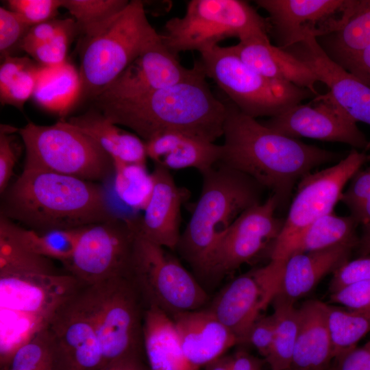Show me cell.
I'll list each match as a JSON object with an SVG mask.
<instances>
[{
	"label": "cell",
	"instance_id": "d6986e66",
	"mask_svg": "<svg viewBox=\"0 0 370 370\" xmlns=\"http://www.w3.org/2000/svg\"><path fill=\"white\" fill-rule=\"evenodd\" d=\"M86 286L58 308L48 325L65 352L71 370H99L104 366Z\"/></svg>",
	"mask_w": 370,
	"mask_h": 370
},
{
	"label": "cell",
	"instance_id": "ab89813d",
	"mask_svg": "<svg viewBox=\"0 0 370 370\" xmlns=\"http://www.w3.org/2000/svg\"><path fill=\"white\" fill-rule=\"evenodd\" d=\"M78 31L77 25L68 29L49 40L30 49L26 53L40 66L61 64L66 61L69 44Z\"/></svg>",
	"mask_w": 370,
	"mask_h": 370
},
{
	"label": "cell",
	"instance_id": "277c9868",
	"mask_svg": "<svg viewBox=\"0 0 370 370\" xmlns=\"http://www.w3.org/2000/svg\"><path fill=\"white\" fill-rule=\"evenodd\" d=\"M201 175L199 198L176 249L199 277L208 279L219 242L245 210L262 202L263 188L247 175L219 162Z\"/></svg>",
	"mask_w": 370,
	"mask_h": 370
},
{
	"label": "cell",
	"instance_id": "7c38bea8",
	"mask_svg": "<svg viewBox=\"0 0 370 370\" xmlns=\"http://www.w3.org/2000/svg\"><path fill=\"white\" fill-rule=\"evenodd\" d=\"M139 217L116 215L85 227L65 271L84 285L131 274Z\"/></svg>",
	"mask_w": 370,
	"mask_h": 370
},
{
	"label": "cell",
	"instance_id": "8fae6325",
	"mask_svg": "<svg viewBox=\"0 0 370 370\" xmlns=\"http://www.w3.org/2000/svg\"><path fill=\"white\" fill-rule=\"evenodd\" d=\"M127 279L146 308L157 307L169 317L201 309L209 299L205 288L176 257L140 235Z\"/></svg>",
	"mask_w": 370,
	"mask_h": 370
},
{
	"label": "cell",
	"instance_id": "ba28073f",
	"mask_svg": "<svg viewBox=\"0 0 370 370\" xmlns=\"http://www.w3.org/2000/svg\"><path fill=\"white\" fill-rule=\"evenodd\" d=\"M25 150L23 169H36L92 182L113 177L112 158L91 137L64 119L51 125L29 122L18 132Z\"/></svg>",
	"mask_w": 370,
	"mask_h": 370
},
{
	"label": "cell",
	"instance_id": "484cf974",
	"mask_svg": "<svg viewBox=\"0 0 370 370\" xmlns=\"http://www.w3.org/2000/svg\"><path fill=\"white\" fill-rule=\"evenodd\" d=\"M298 332L292 369L327 370L334 360L326 304L310 299L298 308Z\"/></svg>",
	"mask_w": 370,
	"mask_h": 370
},
{
	"label": "cell",
	"instance_id": "d590c367",
	"mask_svg": "<svg viewBox=\"0 0 370 370\" xmlns=\"http://www.w3.org/2000/svg\"><path fill=\"white\" fill-rule=\"evenodd\" d=\"M58 269L53 260L30 251L13 236L0 219V275L38 273L56 275Z\"/></svg>",
	"mask_w": 370,
	"mask_h": 370
},
{
	"label": "cell",
	"instance_id": "8992f818",
	"mask_svg": "<svg viewBox=\"0 0 370 370\" xmlns=\"http://www.w3.org/2000/svg\"><path fill=\"white\" fill-rule=\"evenodd\" d=\"M86 39L79 72L82 96L92 99L138 56L162 41L138 0L130 1L110 24Z\"/></svg>",
	"mask_w": 370,
	"mask_h": 370
},
{
	"label": "cell",
	"instance_id": "db71d44e",
	"mask_svg": "<svg viewBox=\"0 0 370 370\" xmlns=\"http://www.w3.org/2000/svg\"><path fill=\"white\" fill-rule=\"evenodd\" d=\"M358 225H363L370 223V197L358 207L351 212V214Z\"/></svg>",
	"mask_w": 370,
	"mask_h": 370
},
{
	"label": "cell",
	"instance_id": "9f6ffc18",
	"mask_svg": "<svg viewBox=\"0 0 370 370\" xmlns=\"http://www.w3.org/2000/svg\"><path fill=\"white\" fill-rule=\"evenodd\" d=\"M287 370H297V369L291 368V369H287Z\"/></svg>",
	"mask_w": 370,
	"mask_h": 370
},
{
	"label": "cell",
	"instance_id": "b9f144b4",
	"mask_svg": "<svg viewBox=\"0 0 370 370\" xmlns=\"http://www.w3.org/2000/svg\"><path fill=\"white\" fill-rule=\"evenodd\" d=\"M31 26L18 14L0 8V53L1 59L12 56L10 51L18 47Z\"/></svg>",
	"mask_w": 370,
	"mask_h": 370
},
{
	"label": "cell",
	"instance_id": "f546056e",
	"mask_svg": "<svg viewBox=\"0 0 370 370\" xmlns=\"http://www.w3.org/2000/svg\"><path fill=\"white\" fill-rule=\"evenodd\" d=\"M82 96L79 71L67 60L51 66H40L32 98L41 108L64 116Z\"/></svg>",
	"mask_w": 370,
	"mask_h": 370
},
{
	"label": "cell",
	"instance_id": "c3c4849f",
	"mask_svg": "<svg viewBox=\"0 0 370 370\" xmlns=\"http://www.w3.org/2000/svg\"><path fill=\"white\" fill-rule=\"evenodd\" d=\"M264 359L245 350L225 354L206 365L204 370H262Z\"/></svg>",
	"mask_w": 370,
	"mask_h": 370
},
{
	"label": "cell",
	"instance_id": "30bf717a",
	"mask_svg": "<svg viewBox=\"0 0 370 370\" xmlns=\"http://www.w3.org/2000/svg\"><path fill=\"white\" fill-rule=\"evenodd\" d=\"M86 293L104 366L125 357L145 358L143 332L146 307L132 282L124 278L110 279L86 285Z\"/></svg>",
	"mask_w": 370,
	"mask_h": 370
},
{
	"label": "cell",
	"instance_id": "7dc6e473",
	"mask_svg": "<svg viewBox=\"0 0 370 370\" xmlns=\"http://www.w3.org/2000/svg\"><path fill=\"white\" fill-rule=\"evenodd\" d=\"M330 302L348 309L370 308V280L352 283L331 293Z\"/></svg>",
	"mask_w": 370,
	"mask_h": 370
},
{
	"label": "cell",
	"instance_id": "681fc988",
	"mask_svg": "<svg viewBox=\"0 0 370 370\" xmlns=\"http://www.w3.org/2000/svg\"><path fill=\"white\" fill-rule=\"evenodd\" d=\"M370 197V164L365 169H359L351 179V182L343 192L341 201L353 211Z\"/></svg>",
	"mask_w": 370,
	"mask_h": 370
},
{
	"label": "cell",
	"instance_id": "52a82bcc",
	"mask_svg": "<svg viewBox=\"0 0 370 370\" xmlns=\"http://www.w3.org/2000/svg\"><path fill=\"white\" fill-rule=\"evenodd\" d=\"M269 29L268 20L247 1L192 0L183 16L166 21L160 35L168 50L177 56L182 51L200 52L227 38H267Z\"/></svg>",
	"mask_w": 370,
	"mask_h": 370
},
{
	"label": "cell",
	"instance_id": "d6a6232c",
	"mask_svg": "<svg viewBox=\"0 0 370 370\" xmlns=\"http://www.w3.org/2000/svg\"><path fill=\"white\" fill-rule=\"evenodd\" d=\"M6 370H71L67 356L47 326L14 354Z\"/></svg>",
	"mask_w": 370,
	"mask_h": 370
},
{
	"label": "cell",
	"instance_id": "f5cc1de1",
	"mask_svg": "<svg viewBox=\"0 0 370 370\" xmlns=\"http://www.w3.org/2000/svg\"><path fill=\"white\" fill-rule=\"evenodd\" d=\"M99 370H150L145 358L129 356L112 361Z\"/></svg>",
	"mask_w": 370,
	"mask_h": 370
},
{
	"label": "cell",
	"instance_id": "60d3db41",
	"mask_svg": "<svg viewBox=\"0 0 370 370\" xmlns=\"http://www.w3.org/2000/svg\"><path fill=\"white\" fill-rule=\"evenodd\" d=\"M8 8L18 14L31 27L55 18L62 0H8Z\"/></svg>",
	"mask_w": 370,
	"mask_h": 370
},
{
	"label": "cell",
	"instance_id": "ac0fdd59",
	"mask_svg": "<svg viewBox=\"0 0 370 370\" xmlns=\"http://www.w3.org/2000/svg\"><path fill=\"white\" fill-rule=\"evenodd\" d=\"M201 71L183 66L163 44L162 40L138 56L93 100L132 99L189 79Z\"/></svg>",
	"mask_w": 370,
	"mask_h": 370
},
{
	"label": "cell",
	"instance_id": "5bb4252c",
	"mask_svg": "<svg viewBox=\"0 0 370 370\" xmlns=\"http://www.w3.org/2000/svg\"><path fill=\"white\" fill-rule=\"evenodd\" d=\"M278 208V200L271 194L234 221L214 251L208 279L230 274L268 248L271 254L284 223V219L275 215Z\"/></svg>",
	"mask_w": 370,
	"mask_h": 370
},
{
	"label": "cell",
	"instance_id": "cb8c5ba5",
	"mask_svg": "<svg viewBox=\"0 0 370 370\" xmlns=\"http://www.w3.org/2000/svg\"><path fill=\"white\" fill-rule=\"evenodd\" d=\"M357 244L343 243L318 251L295 254L285 260L275 295L291 301L305 296L328 274L349 260Z\"/></svg>",
	"mask_w": 370,
	"mask_h": 370
},
{
	"label": "cell",
	"instance_id": "ffe728a7",
	"mask_svg": "<svg viewBox=\"0 0 370 370\" xmlns=\"http://www.w3.org/2000/svg\"><path fill=\"white\" fill-rule=\"evenodd\" d=\"M305 62L319 81L328 88V93L337 106L355 123L370 125V86L332 60L317 38L286 49Z\"/></svg>",
	"mask_w": 370,
	"mask_h": 370
},
{
	"label": "cell",
	"instance_id": "603a6c76",
	"mask_svg": "<svg viewBox=\"0 0 370 370\" xmlns=\"http://www.w3.org/2000/svg\"><path fill=\"white\" fill-rule=\"evenodd\" d=\"M229 47L245 64L260 75L306 88L319 95L315 85L319 81L314 71L288 51L273 45L269 37L239 41Z\"/></svg>",
	"mask_w": 370,
	"mask_h": 370
},
{
	"label": "cell",
	"instance_id": "9a60e30c",
	"mask_svg": "<svg viewBox=\"0 0 370 370\" xmlns=\"http://www.w3.org/2000/svg\"><path fill=\"white\" fill-rule=\"evenodd\" d=\"M269 14V33L286 49L330 35L345 23L357 0H256Z\"/></svg>",
	"mask_w": 370,
	"mask_h": 370
},
{
	"label": "cell",
	"instance_id": "7402d4cb",
	"mask_svg": "<svg viewBox=\"0 0 370 370\" xmlns=\"http://www.w3.org/2000/svg\"><path fill=\"white\" fill-rule=\"evenodd\" d=\"M184 353L199 370L238 345L235 335L208 308L171 316Z\"/></svg>",
	"mask_w": 370,
	"mask_h": 370
},
{
	"label": "cell",
	"instance_id": "836d02e7",
	"mask_svg": "<svg viewBox=\"0 0 370 370\" xmlns=\"http://www.w3.org/2000/svg\"><path fill=\"white\" fill-rule=\"evenodd\" d=\"M295 302L278 295L271 301L275 321L273 343L268 356L264 359L271 370L291 368L298 332V308Z\"/></svg>",
	"mask_w": 370,
	"mask_h": 370
},
{
	"label": "cell",
	"instance_id": "4dcf8cb0",
	"mask_svg": "<svg viewBox=\"0 0 370 370\" xmlns=\"http://www.w3.org/2000/svg\"><path fill=\"white\" fill-rule=\"evenodd\" d=\"M318 41L326 54L342 65L370 47V0H357L342 27Z\"/></svg>",
	"mask_w": 370,
	"mask_h": 370
},
{
	"label": "cell",
	"instance_id": "f6af8a7d",
	"mask_svg": "<svg viewBox=\"0 0 370 370\" xmlns=\"http://www.w3.org/2000/svg\"><path fill=\"white\" fill-rule=\"evenodd\" d=\"M370 280V255L349 260L334 273L329 290L333 293L341 288L360 281Z\"/></svg>",
	"mask_w": 370,
	"mask_h": 370
},
{
	"label": "cell",
	"instance_id": "e575fe53",
	"mask_svg": "<svg viewBox=\"0 0 370 370\" xmlns=\"http://www.w3.org/2000/svg\"><path fill=\"white\" fill-rule=\"evenodd\" d=\"M40 65L28 57L8 56L0 66V101L22 110L33 97Z\"/></svg>",
	"mask_w": 370,
	"mask_h": 370
},
{
	"label": "cell",
	"instance_id": "5b68a950",
	"mask_svg": "<svg viewBox=\"0 0 370 370\" xmlns=\"http://www.w3.org/2000/svg\"><path fill=\"white\" fill-rule=\"evenodd\" d=\"M84 284L67 272L0 275V367L47 328L58 308Z\"/></svg>",
	"mask_w": 370,
	"mask_h": 370
},
{
	"label": "cell",
	"instance_id": "816d5d0a",
	"mask_svg": "<svg viewBox=\"0 0 370 370\" xmlns=\"http://www.w3.org/2000/svg\"><path fill=\"white\" fill-rule=\"evenodd\" d=\"M340 66L370 86V47Z\"/></svg>",
	"mask_w": 370,
	"mask_h": 370
},
{
	"label": "cell",
	"instance_id": "1f68e13d",
	"mask_svg": "<svg viewBox=\"0 0 370 370\" xmlns=\"http://www.w3.org/2000/svg\"><path fill=\"white\" fill-rule=\"evenodd\" d=\"M0 219L27 249L40 256L58 260L62 264L71 258L80 234L85 227L39 233L25 228L1 214Z\"/></svg>",
	"mask_w": 370,
	"mask_h": 370
},
{
	"label": "cell",
	"instance_id": "e0dca14e",
	"mask_svg": "<svg viewBox=\"0 0 370 370\" xmlns=\"http://www.w3.org/2000/svg\"><path fill=\"white\" fill-rule=\"evenodd\" d=\"M261 123L293 138L341 143L355 149H366L369 145L356 123L337 106L328 92L315 97L312 103L297 104Z\"/></svg>",
	"mask_w": 370,
	"mask_h": 370
},
{
	"label": "cell",
	"instance_id": "7a4b0ae2",
	"mask_svg": "<svg viewBox=\"0 0 370 370\" xmlns=\"http://www.w3.org/2000/svg\"><path fill=\"white\" fill-rule=\"evenodd\" d=\"M93 101L112 123L132 130L145 142L169 132L212 143L223 135L227 106L211 91L202 68L189 79L145 95Z\"/></svg>",
	"mask_w": 370,
	"mask_h": 370
},
{
	"label": "cell",
	"instance_id": "4316f807",
	"mask_svg": "<svg viewBox=\"0 0 370 370\" xmlns=\"http://www.w3.org/2000/svg\"><path fill=\"white\" fill-rule=\"evenodd\" d=\"M143 347L150 370H199L186 358L171 318L155 306L145 310Z\"/></svg>",
	"mask_w": 370,
	"mask_h": 370
},
{
	"label": "cell",
	"instance_id": "3957f363",
	"mask_svg": "<svg viewBox=\"0 0 370 370\" xmlns=\"http://www.w3.org/2000/svg\"><path fill=\"white\" fill-rule=\"evenodd\" d=\"M0 214L44 233L93 225L119 214L97 182L53 172L23 169L1 194Z\"/></svg>",
	"mask_w": 370,
	"mask_h": 370
},
{
	"label": "cell",
	"instance_id": "f35d334b",
	"mask_svg": "<svg viewBox=\"0 0 370 370\" xmlns=\"http://www.w3.org/2000/svg\"><path fill=\"white\" fill-rule=\"evenodd\" d=\"M127 0H62V8L73 16L86 38L98 34L129 4Z\"/></svg>",
	"mask_w": 370,
	"mask_h": 370
},
{
	"label": "cell",
	"instance_id": "2e32d148",
	"mask_svg": "<svg viewBox=\"0 0 370 370\" xmlns=\"http://www.w3.org/2000/svg\"><path fill=\"white\" fill-rule=\"evenodd\" d=\"M286 260L270 259L266 265L236 277L214 297L207 308L243 344L251 324L277 294Z\"/></svg>",
	"mask_w": 370,
	"mask_h": 370
},
{
	"label": "cell",
	"instance_id": "ee69618b",
	"mask_svg": "<svg viewBox=\"0 0 370 370\" xmlns=\"http://www.w3.org/2000/svg\"><path fill=\"white\" fill-rule=\"evenodd\" d=\"M72 18H53L30 27L18 47L27 52L30 49L45 42L60 33L76 26Z\"/></svg>",
	"mask_w": 370,
	"mask_h": 370
},
{
	"label": "cell",
	"instance_id": "6f0895ef",
	"mask_svg": "<svg viewBox=\"0 0 370 370\" xmlns=\"http://www.w3.org/2000/svg\"><path fill=\"white\" fill-rule=\"evenodd\" d=\"M327 370H332V369H331V368L330 367V368H329L328 369H327Z\"/></svg>",
	"mask_w": 370,
	"mask_h": 370
},
{
	"label": "cell",
	"instance_id": "74e56055",
	"mask_svg": "<svg viewBox=\"0 0 370 370\" xmlns=\"http://www.w3.org/2000/svg\"><path fill=\"white\" fill-rule=\"evenodd\" d=\"M113 189L119 200L134 211L145 208L153 189V178L146 165L113 160Z\"/></svg>",
	"mask_w": 370,
	"mask_h": 370
},
{
	"label": "cell",
	"instance_id": "44dd1931",
	"mask_svg": "<svg viewBox=\"0 0 370 370\" xmlns=\"http://www.w3.org/2000/svg\"><path fill=\"white\" fill-rule=\"evenodd\" d=\"M151 197L138 222L139 235L166 249L175 250L180 238V213L184 190L170 171L158 165L151 172Z\"/></svg>",
	"mask_w": 370,
	"mask_h": 370
},
{
	"label": "cell",
	"instance_id": "11a10c76",
	"mask_svg": "<svg viewBox=\"0 0 370 370\" xmlns=\"http://www.w3.org/2000/svg\"><path fill=\"white\" fill-rule=\"evenodd\" d=\"M362 226V234L356 247L360 256L370 255V223Z\"/></svg>",
	"mask_w": 370,
	"mask_h": 370
},
{
	"label": "cell",
	"instance_id": "6da1fadb",
	"mask_svg": "<svg viewBox=\"0 0 370 370\" xmlns=\"http://www.w3.org/2000/svg\"><path fill=\"white\" fill-rule=\"evenodd\" d=\"M223 153L219 161L271 191L286 208L295 184L321 165L340 161V153L281 134L225 101Z\"/></svg>",
	"mask_w": 370,
	"mask_h": 370
},
{
	"label": "cell",
	"instance_id": "f1b7e54d",
	"mask_svg": "<svg viewBox=\"0 0 370 370\" xmlns=\"http://www.w3.org/2000/svg\"><path fill=\"white\" fill-rule=\"evenodd\" d=\"M358 225L352 216L334 212L312 222L270 259L286 260L295 254L324 249L343 243H358Z\"/></svg>",
	"mask_w": 370,
	"mask_h": 370
},
{
	"label": "cell",
	"instance_id": "bcb514c9",
	"mask_svg": "<svg viewBox=\"0 0 370 370\" xmlns=\"http://www.w3.org/2000/svg\"><path fill=\"white\" fill-rule=\"evenodd\" d=\"M274 332L275 321L273 314H261L249 328L243 344L254 347L264 359L270 352Z\"/></svg>",
	"mask_w": 370,
	"mask_h": 370
},
{
	"label": "cell",
	"instance_id": "8d00e7d4",
	"mask_svg": "<svg viewBox=\"0 0 370 370\" xmlns=\"http://www.w3.org/2000/svg\"><path fill=\"white\" fill-rule=\"evenodd\" d=\"M326 313L334 359L356 347L370 331V308L348 309L326 304Z\"/></svg>",
	"mask_w": 370,
	"mask_h": 370
},
{
	"label": "cell",
	"instance_id": "9c48e42d",
	"mask_svg": "<svg viewBox=\"0 0 370 370\" xmlns=\"http://www.w3.org/2000/svg\"><path fill=\"white\" fill-rule=\"evenodd\" d=\"M199 61L241 112L256 119L272 117L315 96L294 84L267 78L245 64L230 47L212 46L199 52Z\"/></svg>",
	"mask_w": 370,
	"mask_h": 370
},
{
	"label": "cell",
	"instance_id": "7bdbcfd3",
	"mask_svg": "<svg viewBox=\"0 0 370 370\" xmlns=\"http://www.w3.org/2000/svg\"><path fill=\"white\" fill-rule=\"evenodd\" d=\"M18 128L1 124L0 127V193L9 186L18 157V146L14 134Z\"/></svg>",
	"mask_w": 370,
	"mask_h": 370
},
{
	"label": "cell",
	"instance_id": "83f0119b",
	"mask_svg": "<svg viewBox=\"0 0 370 370\" xmlns=\"http://www.w3.org/2000/svg\"><path fill=\"white\" fill-rule=\"evenodd\" d=\"M67 121L94 139L113 160L146 165L148 158L145 141L112 123L97 108Z\"/></svg>",
	"mask_w": 370,
	"mask_h": 370
},
{
	"label": "cell",
	"instance_id": "4fadbf2b",
	"mask_svg": "<svg viewBox=\"0 0 370 370\" xmlns=\"http://www.w3.org/2000/svg\"><path fill=\"white\" fill-rule=\"evenodd\" d=\"M369 160L370 155L354 149L334 165L302 177L297 183L270 258L312 222L333 212L336 204L341 200L346 184Z\"/></svg>",
	"mask_w": 370,
	"mask_h": 370
},
{
	"label": "cell",
	"instance_id": "f907efd6",
	"mask_svg": "<svg viewBox=\"0 0 370 370\" xmlns=\"http://www.w3.org/2000/svg\"><path fill=\"white\" fill-rule=\"evenodd\" d=\"M332 370H370V341L355 347L334 359Z\"/></svg>",
	"mask_w": 370,
	"mask_h": 370
},
{
	"label": "cell",
	"instance_id": "d4e9b609",
	"mask_svg": "<svg viewBox=\"0 0 370 370\" xmlns=\"http://www.w3.org/2000/svg\"><path fill=\"white\" fill-rule=\"evenodd\" d=\"M145 143L147 158L169 171L193 168L202 174L219 162L223 153L222 145L175 132Z\"/></svg>",
	"mask_w": 370,
	"mask_h": 370
}]
</instances>
